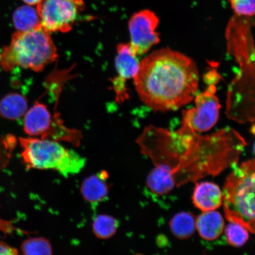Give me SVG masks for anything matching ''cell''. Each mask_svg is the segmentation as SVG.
<instances>
[{"mask_svg": "<svg viewBox=\"0 0 255 255\" xmlns=\"http://www.w3.org/2000/svg\"><path fill=\"white\" fill-rule=\"evenodd\" d=\"M136 142L155 166L170 169L177 187L234 166L247 145L232 128L202 135L182 125L175 131L148 126Z\"/></svg>", "mask_w": 255, "mask_h": 255, "instance_id": "1", "label": "cell"}, {"mask_svg": "<svg viewBox=\"0 0 255 255\" xmlns=\"http://www.w3.org/2000/svg\"><path fill=\"white\" fill-rule=\"evenodd\" d=\"M133 84L142 103L155 111H176L192 101L198 91L195 62L177 51L163 48L139 64Z\"/></svg>", "mask_w": 255, "mask_h": 255, "instance_id": "2", "label": "cell"}, {"mask_svg": "<svg viewBox=\"0 0 255 255\" xmlns=\"http://www.w3.org/2000/svg\"><path fill=\"white\" fill-rule=\"evenodd\" d=\"M57 58L56 47L49 32L40 27L12 34L10 43L0 53V67L5 72L20 67L38 72Z\"/></svg>", "mask_w": 255, "mask_h": 255, "instance_id": "3", "label": "cell"}, {"mask_svg": "<svg viewBox=\"0 0 255 255\" xmlns=\"http://www.w3.org/2000/svg\"><path fill=\"white\" fill-rule=\"evenodd\" d=\"M255 159L244 162L226 178L222 204L229 222L255 232Z\"/></svg>", "mask_w": 255, "mask_h": 255, "instance_id": "4", "label": "cell"}, {"mask_svg": "<svg viewBox=\"0 0 255 255\" xmlns=\"http://www.w3.org/2000/svg\"><path fill=\"white\" fill-rule=\"evenodd\" d=\"M18 140L21 158L28 170H53L68 177L79 173L85 166L84 158L58 141L36 137H20Z\"/></svg>", "mask_w": 255, "mask_h": 255, "instance_id": "5", "label": "cell"}, {"mask_svg": "<svg viewBox=\"0 0 255 255\" xmlns=\"http://www.w3.org/2000/svg\"><path fill=\"white\" fill-rule=\"evenodd\" d=\"M226 38L228 52L239 66L235 79L243 84L255 81V46L251 18L235 15L228 24Z\"/></svg>", "mask_w": 255, "mask_h": 255, "instance_id": "6", "label": "cell"}, {"mask_svg": "<svg viewBox=\"0 0 255 255\" xmlns=\"http://www.w3.org/2000/svg\"><path fill=\"white\" fill-rule=\"evenodd\" d=\"M24 130L28 135L54 141H65L79 146L82 138L78 130L64 126L59 114H52L45 104L36 101L24 115Z\"/></svg>", "mask_w": 255, "mask_h": 255, "instance_id": "7", "label": "cell"}, {"mask_svg": "<svg viewBox=\"0 0 255 255\" xmlns=\"http://www.w3.org/2000/svg\"><path fill=\"white\" fill-rule=\"evenodd\" d=\"M84 9L83 0H42L37 7L41 27L49 33L71 30Z\"/></svg>", "mask_w": 255, "mask_h": 255, "instance_id": "8", "label": "cell"}, {"mask_svg": "<svg viewBox=\"0 0 255 255\" xmlns=\"http://www.w3.org/2000/svg\"><path fill=\"white\" fill-rule=\"evenodd\" d=\"M215 85L212 83L206 91L194 97L195 107L183 111L181 125L197 133L208 131L216 125L221 105L216 95Z\"/></svg>", "mask_w": 255, "mask_h": 255, "instance_id": "9", "label": "cell"}, {"mask_svg": "<svg viewBox=\"0 0 255 255\" xmlns=\"http://www.w3.org/2000/svg\"><path fill=\"white\" fill-rule=\"evenodd\" d=\"M158 24L157 15L149 9L139 11L130 18L128 23L129 44L137 56L148 52L160 41L156 31Z\"/></svg>", "mask_w": 255, "mask_h": 255, "instance_id": "10", "label": "cell"}, {"mask_svg": "<svg viewBox=\"0 0 255 255\" xmlns=\"http://www.w3.org/2000/svg\"><path fill=\"white\" fill-rule=\"evenodd\" d=\"M137 56L129 43L120 44L117 47L116 67L118 76L114 78L113 83L119 102L128 98L126 81L134 78L138 71L139 62Z\"/></svg>", "mask_w": 255, "mask_h": 255, "instance_id": "11", "label": "cell"}, {"mask_svg": "<svg viewBox=\"0 0 255 255\" xmlns=\"http://www.w3.org/2000/svg\"><path fill=\"white\" fill-rule=\"evenodd\" d=\"M192 200L194 206L202 212L213 211L222 205V191L218 185L202 181L196 184Z\"/></svg>", "mask_w": 255, "mask_h": 255, "instance_id": "12", "label": "cell"}, {"mask_svg": "<svg viewBox=\"0 0 255 255\" xmlns=\"http://www.w3.org/2000/svg\"><path fill=\"white\" fill-rule=\"evenodd\" d=\"M105 172L92 175L86 178L81 186V193L84 199L92 205L97 206L107 199L109 187L107 182Z\"/></svg>", "mask_w": 255, "mask_h": 255, "instance_id": "13", "label": "cell"}, {"mask_svg": "<svg viewBox=\"0 0 255 255\" xmlns=\"http://www.w3.org/2000/svg\"><path fill=\"white\" fill-rule=\"evenodd\" d=\"M196 228L205 240L214 241L224 231V219L221 213L215 210L205 212L196 220Z\"/></svg>", "mask_w": 255, "mask_h": 255, "instance_id": "14", "label": "cell"}, {"mask_svg": "<svg viewBox=\"0 0 255 255\" xmlns=\"http://www.w3.org/2000/svg\"><path fill=\"white\" fill-rule=\"evenodd\" d=\"M146 184L152 193L157 195H165L176 186V182L170 168L155 166L149 174Z\"/></svg>", "mask_w": 255, "mask_h": 255, "instance_id": "15", "label": "cell"}, {"mask_svg": "<svg viewBox=\"0 0 255 255\" xmlns=\"http://www.w3.org/2000/svg\"><path fill=\"white\" fill-rule=\"evenodd\" d=\"M28 110L27 99L17 93L9 94L0 100V116L16 120L23 117Z\"/></svg>", "mask_w": 255, "mask_h": 255, "instance_id": "16", "label": "cell"}, {"mask_svg": "<svg viewBox=\"0 0 255 255\" xmlns=\"http://www.w3.org/2000/svg\"><path fill=\"white\" fill-rule=\"evenodd\" d=\"M196 220L192 213H178L171 219V231L178 239H189L196 231Z\"/></svg>", "mask_w": 255, "mask_h": 255, "instance_id": "17", "label": "cell"}, {"mask_svg": "<svg viewBox=\"0 0 255 255\" xmlns=\"http://www.w3.org/2000/svg\"><path fill=\"white\" fill-rule=\"evenodd\" d=\"M13 23L18 31H24L41 27L37 9L24 5L16 9L13 15Z\"/></svg>", "mask_w": 255, "mask_h": 255, "instance_id": "18", "label": "cell"}, {"mask_svg": "<svg viewBox=\"0 0 255 255\" xmlns=\"http://www.w3.org/2000/svg\"><path fill=\"white\" fill-rule=\"evenodd\" d=\"M118 228L119 222L113 217L104 215L95 217L93 231L96 237L99 238L106 239L113 237Z\"/></svg>", "mask_w": 255, "mask_h": 255, "instance_id": "19", "label": "cell"}, {"mask_svg": "<svg viewBox=\"0 0 255 255\" xmlns=\"http://www.w3.org/2000/svg\"><path fill=\"white\" fill-rule=\"evenodd\" d=\"M23 255H52L50 242L43 238L27 239L21 245Z\"/></svg>", "mask_w": 255, "mask_h": 255, "instance_id": "20", "label": "cell"}, {"mask_svg": "<svg viewBox=\"0 0 255 255\" xmlns=\"http://www.w3.org/2000/svg\"><path fill=\"white\" fill-rule=\"evenodd\" d=\"M226 240L229 245L235 247L244 246L250 235L247 229L237 223L231 222L225 230Z\"/></svg>", "mask_w": 255, "mask_h": 255, "instance_id": "21", "label": "cell"}, {"mask_svg": "<svg viewBox=\"0 0 255 255\" xmlns=\"http://www.w3.org/2000/svg\"><path fill=\"white\" fill-rule=\"evenodd\" d=\"M17 143L13 135H0V172L8 165Z\"/></svg>", "mask_w": 255, "mask_h": 255, "instance_id": "22", "label": "cell"}, {"mask_svg": "<svg viewBox=\"0 0 255 255\" xmlns=\"http://www.w3.org/2000/svg\"><path fill=\"white\" fill-rule=\"evenodd\" d=\"M236 15L251 17L255 15V0H229Z\"/></svg>", "mask_w": 255, "mask_h": 255, "instance_id": "23", "label": "cell"}, {"mask_svg": "<svg viewBox=\"0 0 255 255\" xmlns=\"http://www.w3.org/2000/svg\"><path fill=\"white\" fill-rule=\"evenodd\" d=\"M0 255H19V253L15 248L5 242H0Z\"/></svg>", "mask_w": 255, "mask_h": 255, "instance_id": "24", "label": "cell"}, {"mask_svg": "<svg viewBox=\"0 0 255 255\" xmlns=\"http://www.w3.org/2000/svg\"><path fill=\"white\" fill-rule=\"evenodd\" d=\"M23 1L29 5H37L42 0H23Z\"/></svg>", "mask_w": 255, "mask_h": 255, "instance_id": "25", "label": "cell"}]
</instances>
